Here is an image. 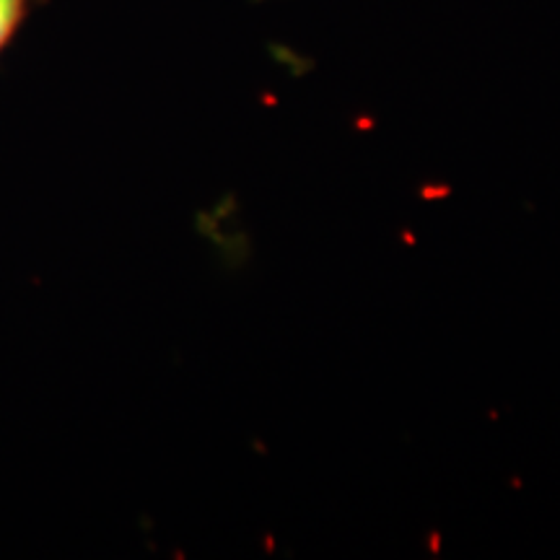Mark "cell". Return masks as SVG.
Segmentation results:
<instances>
[{
  "mask_svg": "<svg viewBox=\"0 0 560 560\" xmlns=\"http://www.w3.org/2000/svg\"><path fill=\"white\" fill-rule=\"evenodd\" d=\"M37 0H0V52L11 45Z\"/></svg>",
  "mask_w": 560,
  "mask_h": 560,
  "instance_id": "1",
  "label": "cell"
}]
</instances>
